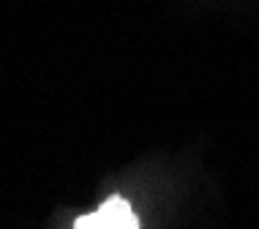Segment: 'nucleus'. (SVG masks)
<instances>
[{"label": "nucleus", "mask_w": 259, "mask_h": 229, "mask_svg": "<svg viewBox=\"0 0 259 229\" xmlns=\"http://www.w3.org/2000/svg\"><path fill=\"white\" fill-rule=\"evenodd\" d=\"M74 229H139V218L123 197H112L99 210L76 218Z\"/></svg>", "instance_id": "obj_1"}]
</instances>
